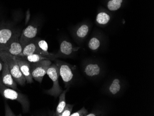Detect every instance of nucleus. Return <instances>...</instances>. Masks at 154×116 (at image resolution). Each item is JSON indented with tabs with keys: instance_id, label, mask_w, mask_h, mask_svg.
Segmentation results:
<instances>
[{
	"instance_id": "nucleus-18",
	"label": "nucleus",
	"mask_w": 154,
	"mask_h": 116,
	"mask_svg": "<svg viewBox=\"0 0 154 116\" xmlns=\"http://www.w3.org/2000/svg\"><path fill=\"white\" fill-rule=\"evenodd\" d=\"M110 19V17L109 15L104 12H101L97 14L96 20L99 24L105 25L109 22Z\"/></svg>"
},
{
	"instance_id": "nucleus-13",
	"label": "nucleus",
	"mask_w": 154,
	"mask_h": 116,
	"mask_svg": "<svg viewBox=\"0 0 154 116\" xmlns=\"http://www.w3.org/2000/svg\"><path fill=\"white\" fill-rule=\"evenodd\" d=\"M33 53H37V47L35 42V39L28 43L23 47L20 57H26Z\"/></svg>"
},
{
	"instance_id": "nucleus-11",
	"label": "nucleus",
	"mask_w": 154,
	"mask_h": 116,
	"mask_svg": "<svg viewBox=\"0 0 154 116\" xmlns=\"http://www.w3.org/2000/svg\"><path fill=\"white\" fill-rule=\"evenodd\" d=\"M35 42L37 45V53L51 59L55 58V56L48 52V45L45 40L36 38L35 39Z\"/></svg>"
},
{
	"instance_id": "nucleus-24",
	"label": "nucleus",
	"mask_w": 154,
	"mask_h": 116,
	"mask_svg": "<svg viewBox=\"0 0 154 116\" xmlns=\"http://www.w3.org/2000/svg\"><path fill=\"white\" fill-rule=\"evenodd\" d=\"M5 116H16L15 113L13 112L10 107L8 105V104L5 102Z\"/></svg>"
},
{
	"instance_id": "nucleus-16",
	"label": "nucleus",
	"mask_w": 154,
	"mask_h": 116,
	"mask_svg": "<svg viewBox=\"0 0 154 116\" xmlns=\"http://www.w3.org/2000/svg\"><path fill=\"white\" fill-rule=\"evenodd\" d=\"M30 63H35L39 62L43 60L51 59L50 58L45 57L42 55L38 53H33L32 54L26 56V57H21Z\"/></svg>"
},
{
	"instance_id": "nucleus-19",
	"label": "nucleus",
	"mask_w": 154,
	"mask_h": 116,
	"mask_svg": "<svg viewBox=\"0 0 154 116\" xmlns=\"http://www.w3.org/2000/svg\"><path fill=\"white\" fill-rule=\"evenodd\" d=\"M122 0H111L108 3V8L110 11H116L121 8Z\"/></svg>"
},
{
	"instance_id": "nucleus-21",
	"label": "nucleus",
	"mask_w": 154,
	"mask_h": 116,
	"mask_svg": "<svg viewBox=\"0 0 154 116\" xmlns=\"http://www.w3.org/2000/svg\"><path fill=\"white\" fill-rule=\"evenodd\" d=\"M100 45V41L97 38H93L90 40L89 43V47L91 50H96Z\"/></svg>"
},
{
	"instance_id": "nucleus-17",
	"label": "nucleus",
	"mask_w": 154,
	"mask_h": 116,
	"mask_svg": "<svg viewBox=\"0 0 154 116\" xmlns=\"http://www.w3.org/2000/svg\"><path fill=\"white\" fill-rule=\"evenodd\" d=\"M120 80L118 79H115L109 87V90L112 94L117 93L121 90V86L120 84Z\"/></svg>"
},
{
	"instance_id": "nucleus-7",
	"label": "nucleus",
	"mask_w": 154,
	"mask_h": 116,
	"mask_svg": "<svg viewBox=\"0 0 154 116\" xmlns=\"http://www.w3.org/2000/svg\"><path fill=\"white\" fill-rule=\"evenodd\" d=\"M56 65L59 70L60 76L64 83L66 87H67L72 83L74 75L71 67L67 63L60 61H57Z\"/></svg>"
},
{
	"instance_id": "nucleus-14",
	"label": "nucleus",
	"mask_w": 154,
	"mask_h": 116,
	"mask_svg": "<svg viewBox=\"0 0 154 116\" xmlns=\"http://www.w3.org/2000/svg\"><path fill=\"white\" fill-rule=\"evenodd\" d=\"M68 90V88H67L65 90L63 91L60 95L59 101L55 111V116H59L63 111L66 104V94Z\"/></svg>"
},
{
	"instance_id": "nucleus-25",
	"label": "nucleus",
	"mask_w": 154,
	"mask_h": 116,
	"mask_svg": "<svg viewBox=\"0 0 154 116\" xmlns=\"http://www.w3.org/2000/svg\"><path fill=\"white\" fill-rule=\"evenodd\" d=\"M3 64H4V63H3L2 60L0 59V72L2 71V67H3Z\"/></svg>"
},
{
	"instance_id": "nucleus-22",
	"label": "nucleus",
	"mask_w": 154,
	"mask_h": 116,
	"mask_svg": "<svg viewBox=\"0 0 154 116\" xmlns=\"http://www.w3.org/2000/svg\"><path fill=\"white\" fill-rule=\"evenodd\" d=\"M73 106H74V105L66 104L63 111L59 116H70Z\"/></svg>"
},
{
	"instance_id": "nucleus-23",
	"label": "nucleus",
	"mask_w": 154,
	"mask_h": 116,
	"mask_svg": "<svg viewBox=\"0 0 154 116\" xmlns=\"http://www.w3.org/2000/svg\"><path fill=\"white\" fill-rule=\"evenodd\" d=\"M88 113V111L85 107H83L78 111L71 114L70 116H86Z\"/></svg>"
},
{
	"instance_id": "nucleus-26",
	"label": "nucleus",
	"mask_w": 154,
	"mask_h": 116,
	"mask_svg": "<svg viewBox=\"0 0 154 116\" xmlns=\"http://www.w3.org/2000/svg\"><path fill=\"white\" fill-rule=\"evenodd\" d=\"M96 115L94 113H89V114H87L86 116H96Z\"/></svg>"
},
{
	"instance_id": "nucleus-6",
	"label": "nucleus",
	"mask_w": 154,
	"mask_h": 116,
	"mask_svg": "<svg viewBox=\"0 0 154 116\" xmlns=\"http://www.w3.org/2000/svg\"><path fill=\"white\" fill-rule=\"evenodd\" d=\"M38 32V26L36 23L28 25L21 33L20 41L23 47L35 39Z\"/></svg>"
},
{
	"instance_id": "nucleus-12",
	"label": "nucleus",
	"mask_w": 154,
	"mask_h": 116,
	"mask_svg": "<svg viewBox=\"0 0 154 116\" xmlns=\"http://www.w3.org/2000/svg\"><path fill=\"white\" fill-rule=\"evenodd\" d=\"M78 49V48L73 47L72 44L70 42L64 40L60 44V53L63 56H68Z\"/></svg>"
},
{
	"instance_id": "nucleus-8",
	"label": "nucleus",
	"mask_w": 154,
	"mask_h": 116,
	"mask_svg": "<svg viewBox=\"0 0 154 116\" xmlns=\"http://www.w3.org/2000/svg\"><path fill=\"white\" fill-rule=\"evenodd\" d=\"M21 33L17 34L11 42L4 48L3 50L1 51L6 52L13 56H20L22 53L23 48L20 41Z\"/></svg>"
},
{
	"instance_id": "nucleus-3",
	"label": "nucleus",
	"mask_w": 154,
	"mask_h": 116,
	"mask_svg": "<svg viewBox=\"0 0 154 116\" xmlns=\"http://www.w3.org/2000/svg\"><path fill=\"white\" fill-rule=\"evenodd\" d=\"M46 74L52 80L53 86L50 89L45 91L46 93L57 98L63 90L61 89L59 83L60 74L58 67L56 64H51L48 67Z\"/></svg>"
},
{
	"instance_id": "nucleus-2",
	"label": "nucleus",
	"mask_w": 154,
	"mask_h": 116,
	"mask_svg": "<svg viewBox=\"0 0 154 116\" xmlns=\"http://www.w3.org/2000/svg\"><path fill=\"white\" fill-rule=\"evenodd\" d=\"M0 59L7 62L9 71L16 83L21 86L26 84V79L20 70V66L14 58V56L6 52L0 51Z\"/></svg>"
},
{
	"instance_id": "nucleus-20",
	"label": "nucleus",
	"mask_w": 154,
	"mask_h": 116,
	"mask_svg": "<svg viewBox=\"0 0 154 116\" xmlns=\"http://www.w3.org/2000/svg\"><path fill=\"white\" fill-rule=\"evenodd\" d=\"M89 32V27L86 25H83L80 26L77 30L76 35L80 38H85Z\"/></svg>"
},
{
	"instance_id": "nucleus-5",
	"label": "nucleus",
	"mask_w": 154,
	"mask_h": 116,
	"mask_svg": "<svg viewBox=\"0 0 154 116\" xmlns=\"http://www.w3.org/2000/svg\"><path fill=\"white\" fill-rule=\"evenodd\" d=\"M20 31L13 26L4 25L0 27V51L3 50Z\"/></svg>"
},
{
	"instance_id": "nucleus-4",
	"label": "nucleus",
	"mask_w": 154,
	"mask_h": 116,
	"mask_svg": "<svg viewBox=\"0 0 154 116\" xmlns=\"http://www.w3.org/2000/svg\"><path fill=\"white\" fill-rule=\"evenodd\" d=\"M52 63L51 60L46 59L38 62L31 63V72L33 79L42 83L43 78L46 74L48 69Z\"/></svg>"
},
{
	"instance_id": "nucleus-10",
	"label": "nucleus",
	"mask_w": 154,
	"mask_h": 116,
	"mask_svg": "<svg viewBox=\"0 0 154 116\" xmlns=\"http://www.w3.org/2000/svg\"><path fill=\"white\" fill-rule=\"evenodd\" d=\"M2 61L4 63V64H3V67L2 71V76L1 77L2 81L6 86L14 89H17V83L12 77V74L9 71L8 65L5 61Z\"/></svg>"
},
{
	"instance_id": "nucleus-9",
	"label": "nucleus",
	"mask_w": 154,
	"mask_h": 116,
	"mask_svg": "<svg viewBox=\"0 0 154 116\" xmlns=\"http://www.w3.org/2000/svg\"><path fill=\"white\" fill-rule=\"evenodd\" d=\"M14 58L20 66L21 71L26 78V83L29 84L32 83L33 79L31 74V63L20 56H14Z\"/></svg>"
},
{
	"instance_id": "nucleus-1",
	"label": "nucleus",
	"mask_w": 154,
	"mask_h": 116,
	"mask_svg": "<svg viewBox=\"0 0 154 116\" xmlns=\"http://www.w3.org/2000/svg\"><path fill=\"white\" fill-rule=\"evenodd\" d=\"M0 93L6 99L18 101L21 105L24 113H27L30 110V101L26 95L4 85L1 77H0Z\"/></svg>"
},
{
	"instance_id": "nucleus-15",
	"label": "nucleus",
	"mask_w": 154,
	"mask_h": 116,
	"mask_svg": "<svg viewBox=\"0 0 154 116\" xmlns=\"http://www.w3.org/2000/svg\"><path fill=\"white\" fill-rule=\"evenodd\" d=\"M84 72L89 77L98 76L100 73V67L97 64H88L85 66Z\"/></svg>"
}]
</instances>
